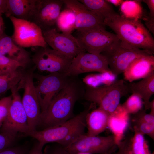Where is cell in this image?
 Here are the masks:
<instances>
[{
    "label": "cell",
    "instance_id": "obj_1",
    "mask_svg": "<svg viewBox=\"0 0 154 154\" xmlns=\"http://www.w3.org/2000/svg\"><path fill=\"white\" fill-rule=\"evenodd\" d=\"M84 83L77 78L70 77L66 85L54 97L46 110L41 113L40 126L43 129L60 124L73 116L76 102L83 97Z\"/></svg>",
    "mask_w": 154,
    "mask_h": 154
},
{
    "label": "cell",
    "instance_id": "obj_2",
    "mask_svg": "<svg viewBox=\"0 0 154 154\" xmlns=\"http://www.w3.org/2000/svg\"><path fill=\"white\" fill-rule=\"evenodd\" d=\"M104 21L106 26L114 32L121 42L153 54L154 38L139 20L127 18L116 13Z\"/></svg>",
    "mask_w": 154,
    "mask_h": 154
},
{
    "label": "cell",
    "instance_id": "obj_3",
    "mask_svg": "<svg viewBox=\"0 0 154 154\" xmlns=\"http://www.w3.org/2000/svg\"><path fill=\"white\" fill-rule=\"evenodd\" d=\"M92 107L91 104L60 124L40 130L29 131L24 135L34 138L44 146L49 143H55L65 147L84 134L86 117Z\"/></svg>",
    "mask_w": 154,
    "mask_h": 154
},
{
    "label": "cell",
    "instance_id": "obj_4",
    "mask_svg": "<svg viewBox=\"0 0 154 154\" xmlns=\"http://www.w3.org/2000/svg\"><path fill=\"white\" fill-rule=\"evenodd\" d=\"M129 93V83L124 79H119L102 86L86 85L83 97L97 104L99 107L112 115L116 110L121 98Z\"/></svg>",
    "mask_w": 154,
    "mask_h": 154
},
{
    "label": "cell",
    "instance_id": "obj_5",
    "mask_svg": "<svg viewBox=\"0 0 154 154\" xmlns=\"http://www.w3.org/2000/svg\"><path fill=\"white\" fill-rule=\"evenodd\" d=\"M74 37L86 52L96 54L110 50L120 41L117 35L105 28L76 31Z\"/></svg>",
    "mask_w": 154,
    "mask_h": 154
},
{
    "label": "cell",
    "instance_id": "obj_6",
    "mask_svg": "<svg viewBox=\"0 0 154 154\" xmlns=\"http://www.w3.org/2000/svg\"><path fill=\"white\" fill-rule=\"evenodd\" d=\"M117 138L114 135L101 136H91L84 134L64 148L70 154L82 152L111 154L117 149Z\"/></svg>",
    "mask_w": 154,
    "mask_h": 154
},
{
    "label": "cell",
    "instance_id": "obj_7",
    "mask_svg": "<svg viewBox=\"0 0 154 154\" xmlns=\"http://www.w3.org/2000/svg\"><path fill=\"white\" fill-rule=\"evenodd\" d=\"M101 54L106 58L112 74L116 76L123 73L130 64L137 58L152 54L121 40L116 46Z\"/></svg>",
    "mask_w": 154,
    "mask_h": 154
},
{
    "label": "cell",
    "instance_id": "obj_8",
    "mask_svg": "<svg viewBox=\"0 0 154 154\" xmlns=\"http://www.w3.org/2000/svg\"><path fill=\"white\" fill-rule=\"evenodd\" d=\"M10 19L14 27L11 36L18 45L23 48H45L48 45L44 39L41 29L34 23L11 16Z\"/></svg>",
    "mask_w": 154,
    "mask_h": 154
},
{
    "label": "cell",
    "instance_id": "obj_9",
    "mask_svg": "<svg viewBox=\"0 0 154 154\" xmlns=\"http://www.w3.org/2000/svg\"><path fill=\"white\" fill-rule=\"evenodd\" d=\"M33 77L38 81L35 89L42 113L46 110L54 97L66 85L70 77L65 73L56 72L46 75L33 74Z\"/></svg>",
    "mask_w": 154,
    "mask_h": 154
},
{
    "label": "cell",
    "instance_id": "obj_10",
    "mask_svg": "<svg viewBox=\"0 0 154 154\" xmlns=\"http://www.w3.org/2000/svg\"><path fill=\"white\" fill-rule=\"evenodd\" d=\"M21 87L19 83L10 90L12 100L0 132L21 133L24 135L29 131L27 114L19 93V90Z\"/></svg>",
    "mask_w": 154,
    "mask_h": 154
},
{
    "label": "cell",
    "instance_id": "obj_11",
    "mask_svg": "<svg viewBox=\"0 0 154 154\" xmlns=\"http://www.w3.org/2000/svg\"><path fill=\"white\" fill-rule=\"evenodd\" d=\"M33 69L26 72L23 80L24 92L21 100L27 114L29 131L37 130L41 122L40 103L33 80Z\"/></svg>",
    "mask_w": 154,
    "mask_h": 154
},
{
    "label": "cell",
    "instance_id": "obj_12",
    "mask_svg": "<svg viewBox=\"0 0 154 154\" xmlns=\"http://www.w3.org/2000/svg\"><path fill=\"white\" fill-rule=\"evenodd\" d=\"M94 72L112 74L103 55L83 52L72 59L65 74L69 77L77 76L83 73Z\"/></svg>",
    "mask_w": 154,
    "mask_h": 154
},
{
    "label": "cell",
    "instance_id": "obj_13",
    "mask_svg": "<svg viewBox=\"0 0 154 154\" xmlns=\"http://www.w3.org/2000/svg\"><path fill=\"white\" fill-rule=\"evenodd\" d=\"M32 56L35 66L40 71L65 73L72 59L47 47H39Z\"/></svg>",
    "mask_w": 154,
    "mask_h": 154
},
{
    "label": "cell",
    "instance_id": "obj_14",
    "mask_svg": "<svg viewBox=\"0 0 154 154\" xmlns=\"http://www.w3.org/2000/svg\"><path fill=\"white\" fill-rule=\"evenodd\" d=\"M43 36L52 49L72 59L81 52H86L71 34L59 33L56 28L42 31Z\"/></svg>",
    "mask_w": 154,
    "mask_h": 154
},
{
    "label": "cell",
    "instance_id": "obj_15",
    "mask_svg": "<svg viewBox=\"0 0 154 154\" xmlns=\"http://www.w3.org/2000/svg\"><path fill=\"white\" fill-rule=\"evenodd\" d=\"M63 4V0H38L29 21L38 26L42 31L55 28Z\"/></svg>",
    "mask_w": 154,
    "mask_h": 154
},
{
    "label": "cell",
    "instance_id": "obj_16",
    "mask_svg": "<svg viewBox=\"0 0 154 154\" xmlns=\"http://www.w3.org/2000/svg\"><path fill=\"white\" fill-rule=\"evenodd\" d=\"M66 7L75 13L76 31L105 28L103 20L87 9L78 0H63Z\"/></svg>",
    "mask_w": 154,
    "mask_h": 154
},
{
    "label": "cell",
    "instance_id": "obj_17",
    "mask_svg": "<svg viewBox=\"0 0 154 154\" xmlns=\"http://www.w3.org/2000/svg\"><path fill=\"white\" fill-rule=\"evenodd\" d=\"M153 71V55L144 56L135 59L129 65L123 73L124 80L131 83L145 77Z\"/></svg>",
    "mask_w": 154,
    "mask_h": 154
},
{
    "label": "cell",
    "instance_id": "obj_18",
    "mask_svg": "<svg viewBox=\"0 0 154 154\" xmlns=\"http://www.w3.org/2000/svg\"><path fill=\"white\" fill-rule=\"evenodd\" d=\"M0 54L26 67L31 60L29 52L17 44L11 37L4 33L0 35Z\"/></svg>",
    "mask_w": 154,
    "mask_h": 154
},
{
    "label": "cell",
    "instance_id": "obj_19",
    "mask_svg": "<svg viewBox=\"0 0 154 154\" xmlns=\"http://www.w3.org/2000/svg\"><path fill=\"white\" fill-rule=\"evenodd\" d=\"M111 115L98 107L90 111L86 118V134L89 136L98 135L108 127Z\"/></svg>",
    "mask_w": 154,
    "mask_h": 154
},
{
    "label": "cell",
    "instance_id": "obj_20",
    "mask_svg": "<svg viewBox=\"0 0 154 154\" xmlns=\"http://www.w3.org/2000/svg\"><path fill=\"white\" fill-rule=\"evenodd\" d=\"M38 0H7L5 14L7 17L12 16L29 21L36 7Z\"/></svg>",
    "mask_w": 154,
    "mask_h": 154
},
{
    "label": "cell",
    "instance_id": "obj_21",
    "mask_svg": "<svg viewBox=\"0 0 154 154\" xmlns=\"http://www.w3.org/2000/svg\"><path fill=\"white\" fill-rule=\"evenodd\" d=\"M130 93L143 101L144 110L149 109L150 99L154 94V71L139 82L129 83Z\"/></svg>",
    "mask_w": 154,
    "mask_h": 154
},
{
    "label": "cell",
    "instance_id": "obj_22",
    "mask_svg": "<svg viewBox=\"0 0 154 154\" xmlns=\"http://www.w3.org/2000/svg\"><path fill=\"white\" fill-rule=\"evenodd\" d=\"M25 68H21L8 73H0V96L23 80L26 72Z\"/></svg>",
    "mask_w": 154,
    "mask_h": 154
},
{
    "label": "cell",
    "instance_id": "obj_23",
    "mask_svg": "<svg viewBox=\"0 0 154 154\" xmlns=\"http://www.w3.org/2000/svg\"><path fill=\"white\" fill-rule=\"evenodd\" d=\"M91 12L102 18H105L116 12L111 4L106 0H78Z\"/></svg>",
    "mask_w": 154,
    "mask_h": 154
},
{
    "label": "cell",
    "instance_id": "obj_24",
    "mask_svg": "<svg viewBox=\"0 0 154 154\" xmlns=\"http://www.w3.org/2000/svg\"><path fill=\"white\" fill-rule=\"evenodd\" d=\"M76 17L71 9L66 7L61 12L57 19L56 26L62 33L71 34L75 30Z\"/></svg>",
    "mask_w": 154,
    "mask_h": 154
},
{
    "label": "cell",
    "instance_id": "obj_25",
    "mask_svg": "<svg viewBox=\"0 0 154 154\" xmlns=\"http://www.w3.org/2000/svg\"><path fill=\"white\" fill-rule=\"evenodd\" d=\"M142 1H123L120 5V10L123 16L126 18L139 20L143 14L141 5Z\"/></svg>",
    "mask_w": 154,
    "mask_h": 154
},
{
    "label": "cell",
    "instance_id": "obj_26",
    "mask_svg": "<svg viewBox=\"0 0 154 154\" xmlns=\"http://www.w3.org/2000/svg\"><path fill=\"white\" fill-rule=\"evenodd\" d=\"M131 140V147L133 154H152L144 135L135 129Z\"/></svg>",
    "mask_w": 154,
    "mask_h": 154
},
{
    "label": "cell",
    "instance_id": "obj_27",
    "mask_svg": "<svg viewBox=\"0 0 154 154\" xmlns=\"http://www.w3.org/2000/svg\"><path fill=\"white\" fill-rule=\"evenodd\" d=\"M142 100L138 96L132 94L123 104L122 107L127 114H134L142 108Z\"/></svg>",
    "mask_w": 154,
    "mask_h": 154
},
{
    "label": "cell",
    "instance_id": "obj_28",
    "mask_svg": "<svg viewBox=\"0 0 154 154\" xmlns=\"http://www.w3.org/2000/svg\"><path fill=\"white\" fill-rule=\"evenodd\" d=\"M26 68L20 63L0 54V73H6Z\"/></svg>",
    "mask_w": 154,
    "mask_h": 154
},
{
    "label": "cell",
    "instance_id": "obj_29",
    "mask_svg": "<svg viewBox=\"0 0 154 154\" xmlns=\"http://www.w3.org/2000/svg\"><path fill=\"white\" fill-rule=\"evenodd\" d=\"M19 134L15 133L0 132V151L15 145Z\"/></svg>",
    "mask_w": 154,
    "mask_h": 154
},
{
    "label": "cell",
    "instance_id": "obj_30",
    "mask_svg": "<svg viewBox=\"0 0 154 154\" xmlns=\"http://www.w3.org/2000/svg\"><path fill=\"white\" fill-rule=\"evenodd\" d=\"M133 129H135L144 135H146L154 140V125L143 121L132 119Z\"/></svg>",
    "mask_w": 154,
    "mask_h": 154
},
{
    "label": "cell",
    "instance_id": "obj_31",
    "mask_svg": "<svg viewBox=\"0 0 154 154\" xmlns=\"http://www.w3.org/2000/svg\"><path fill=\"white\" fill-rule=\"evenodd\" d=\"M11 100V95L0 100V129L7 115Z\"/></svg>",
    "mask_w": 154,
    "mask_h": 154
},
{
    "label": "cell",
    "instance_id": "obj_32",
    "mask_svg": "<svg viewBox=\"0 0 154 154\" xmlns=\"http://www.w3.org/2000/svg\"><path fill=\"white\" fill-rule=\"evenodd\" d=\"M132 137H129L123 140L118 141L117 150L111 154H133L131 147V140Z\"/></svg>",
    "mask_w": 154,
    "mask_h": 154
},
{
    "label": "cell",
    "instance_id": "obj_33",
    "mask_svg": "<svg viewBox=\"0 0 154 154\" xmlns=\"http://www.w3.org/2000/svg\"><path fill=\"white\" fill-rule=\"evenodd\" d=\"M29 149L26 145H14L0 151V154H27Z\"/></svg>",
    "mask_w": 154,
    "mask_h": 154
},
{
    "label": "cell",
    "instance_id": "obj_34",
    "mask_svg": "<svg viewBox=\"0 0 154 154\" xmlns=\"http://www.w3.org/2000/svg\"><path fill=\"white\" fill-rule=\"evenodd\" d=\"M132 119L141 120L154 125V114L150 113H147L144 109L133 114Z\"/></svg>",
    "mask_w": 154,
    "mask_h": 154
},
{
    "label": "cell",
    "instance_id": "obj_35",
    "mask_svg": "<svg viewBox=\"0 0 154 154\" xmlns=\"http://www.w3.org/2000/svg\"><path fill=\"white\" fill-rule=\"evenodd\" d=\"M46 152L48 154H70L64 148L59 145V146H55L47 149Z\"/></svg>",
    "mask_w": 154,
    "mask_h": 154
},
{
    "label": "cell",
    "instance_id": "obj_36",
    "mask_svg": "<svg viewBox=\"0 0 154 154\" xmlns=\"http://www.w3.org/2000/svg\"><path fill=\"white\" fill-rule=\"evenodd\" d=\"M44 146L36 140L27 154H44L42 151Z\"/></svg>",
    "mask_w": 154,
    "mask_h": 154
},
{
    "label": "cell",
    "instance_id": "obj_37",
    "mask_svg": "<svg viewBox=\"0 0 154 154\" xmlns=\"http://www.w3.org/2000/svg\"><path fill=\"white\" fill-rule=\"evenodd\" d=\"M143 17V19L146 26L147 29L152 33H154V17L152 16L149 14L145 15Z\"/></svg>",
    "mask_w": 154,
    "mask_h": 154
},
{
    "label": "cell",
    "instance_id": "obj_38",
    "mask_svg": "<svg viewBox=\"0 0 154 154\" xmlns=\"http://www.w3.org/2000/svg\"><path fill=\"white\" fill-rule=\"evenodd\" d=\"M142 1L145 3L148 6L149 11V14L154 17V0H144Z\"/></svg>",
    "mask_w": 154,
    "mask_h": 154
},
{
    "label": "cell",
    "instance_id": "obj_39",
    "mask_svg": "<svg viewBox=\"0 0 154 154\" xmlns=\"http://www.w3.org/2000/svg\"><path fill=\"white\" fill-rule=\"evenodd\" d=\"M7 0H0V13H5L6 8Z\"/></svg>",
    "mask_w": 154,
    "mask_h": 154
},
{
    "label": "cell",
    "instance_id": "obj_40",
    "mask_svg": "<svg viewBox=\"0 0 154 154\" xmlns=\"http://www.w3.org/2000/svg\"><path fill=\"white\" fill-rule=\"evenodd\" d=\"M5 28V23L2 17V14L0 13V35L4 33Z\"/></svg>",
    "mask_w": 154,
    "mask_h": 154
},
{
    "label": "cell",
    "instance_id": "obj_41",
    "mask_svg": "<svg viewBox=\"0 0 154 154\" xmlns=\"http://www.w3.org/2000/svg\"><path fill=\"white\" fill-rule=\"evenodd\" d=\"M106 1L116 6H120L123 2V0H106Z\"/></svg>",
    "mask_w": 154,
    "mask_h": 154
},
{
    "label": "cell",
    "instance_id": "obj_42",
    "mask_svg": "<svg viewBox=\"0 0 154 154\" xmlns=\"http://www.w3.org/2000/svg\"><path fill=\"white\" fill-rule=\"evenodd\" d=\"M149 109L151 110L150 113L154 114V100L153 99L150 101L149 104Z\"/></svg>",
    "mask_w": 154,
    "mask_h": 154
},
{
    "label": "cell",
    "instance_id": "obj_43",
    "mask_svg": "<svg viewBox=\"0 0 154 154\" xmlns=\"http://www.w3.org/2000/svg\"><path fill=\"white\" fill-rule=\"evenodd\" d=\"M77 154H91L88 153H86L82 152V153H78Z\"/></svg>",
    "mask_w": 154,
    "mask_h": 154
},
{
    "label": "cell",
    "instance_id": "obj_44",
    "mask_svg": "<svg viewBox=\"0 0 154 154\" xmlns=\"http://www.w3.org/2000/svg\"><path fill=\"white\" fill-rule=\"evenodd\" d=\"M154 154V152H153V153H152V154Z\"/></svg>",
    "mask_w": 154,
    "mask_h": 154
},
{
    "label": "cell",
    "instance_id": "obj_45",
    "mask_svg": "<svg viewBox=\"0 0 154 154\" xmlns=\"http://www.w3.org/2000/svg\"></svg>",
    "mask_w": 154,
    "mask_h": 154
}]
</instances>
